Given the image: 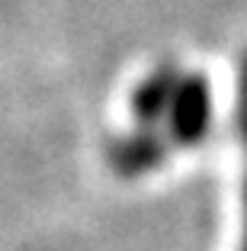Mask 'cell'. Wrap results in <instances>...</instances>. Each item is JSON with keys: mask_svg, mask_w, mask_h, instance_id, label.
Listing matches in <instances>:
<instances>
[{"mask_svg": "<svg viewBox=\"0 0 247 251\" xmlns=\"http://www.w3.org/2000/svg\"><path fill=\"white\" fill-rule=\"evenodd\" d=\"M241 251H247V180H244V242H241Z\"/></svg>", "mask_w": 247, "mask_h": 251, "instance_id": "277c9868", "label": "cell"}, {"mask_svg": "<svg viewBox=\"0 0 247 251\" xmlns=\"http://www.w3.org/2000/svg\"><path fill=\"white\" fill-rule=\"evenodd\" d=\"M212 103H209V84L202 77H186L177 84L174 100L167 106V132L177 145H196L209 132Z\"/></svg>", "mask_w": 247, "mask_h": 251, "instance_id": "6da1fadb", "label": "cell"}, {"mask_svg": "<svg viewBox=\"0 0 247 251\" xmlns=\"http://www.w3.org/2000/svg\"><path fill=\"white\" fill-rule=\"evenodd\" d=\"M106 158H109V168L116 171L119 177H141L167 158V142H164V135H157L154 129L145 126L138 132L116 139L109 145Z\"/></svg>", "mask_w": 247, "mask_h": 251, "instance_id": "7a4b0ae2", "label": "cell"}, {"mask_svg": "<svg viewBox=\"0 0 247 251\" xmlns=\"http://www.w3.org/2000/svg\"><path fill=\"white\" fill-rule=\"evenodd\" d=\"M177 90V71L170 65H164L157 74H151L138 90H135V100H132V110L141 119V126L157 123L160 116H167V106L174 100Z\"/></svg>", "mask_w": 247, "mask_h": 251, "instance_id": "3957f363", "label": "cell"}]
</instances>
